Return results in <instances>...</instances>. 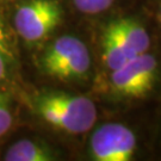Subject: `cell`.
Listing matches in <instances>:
<instances>
[{
    "instance_id": "obj_4",
    "label": "cell",
    "mask_w": 161,
    "mask_h": 161,
    "mask_svg": "<svg viewBox=\"0 0 161 161\" xmlns=\"http://www.w3.org/2000/svg\"><path fill=\"white\" fill-rule=\"evenodd\" d=\"M159 72V64L153 55L144 53L131 58L111 73V86L123 97L140 99L152 91Z\"/></svg>"
},
{
    "instance_id": "obj_2",
    "label": "cell",
    "mask_w": 161,
    "mask_h": 161,
    "mask_svg": "<svg viewBox=\"0 0 161 161\" xmlns=\"http://www.w3.org/2000/svg\"><path fill=\"white\" fill-rule=\"evenodd\" d=\"M42 70L58 80L85 78L91 68L86 44L74 36H61L49 44L40 58Z\"/></svg>"
},
{
    "instance_id": "obj_12",
    "label": "cell",
    "mask_w": 161,
    "mask_h": 161,
    "mask_svg": "<svg viewBox=\"0 0 161 161\" xmlns=\"http://www.w3.org/2000/svg\"><path fill=\"white\" fill-rule=\"evenodd\" d=\"M159 16H160V20H161V7H160V13H159Z\"/></svg>"
},
{
    "instance_id": "obj_3",
    "label": "cell",
    "mask_w": 161,
    "mask_h": 161,
    "mask_svg": "<svg viewBox=\"0 0 161 161\" xmlns=\"http://www.w3.org/2000/svg\"><path fill=\"white\" fill-rule=\"evenodd\" d=\"M62 7L58 0H28L16 8L14 29L26 43H38L58 26Z\"/></svg>"
},
{
    "instance_id": "obj_6",
    "label": "cell",
    "mask_w": 161,
    "mask_h": 161,
    "mask_svg": "<svg viewBox=\"0 0 161 161\" xmlns=\"http://www.w3.org/2000/svg\"><path fill=\"white\" fill-rule=\"evenodd\" d=\"M124 46L134 54L141 55L148 52L150 47V38L147 30L141 24L131 18H122L110 22L108 24Z\"/></svg>"
},
{
    "instance_id": "obj_7",
    "label": "cell",
    "mask_w": 161,
    "mask_h": 161,
    "mask_svg": "<svg viewBox=\"0 0 161 161\" xmlns=\"http://www.w3.org/2000/svg\"><path fill=\"white\" fill-rule=\"evenodd\" d=\"M55 159L53 150L42 142L34 140H19L6 150V161H52Z\"/></svg>"
},
{
    "instance_id": "obj_10",
    "label": "cell",
    "mask_w": 161,
    "mask_h": 161,
    "mask_svg": "<svg viewBox=\"0 0 161 161\" xmlns=\"http://www.w3.org/2000/svg\"><path fill=\"white\" fill-rule=\"evenodd\" d=\"M115 0H73L74 6L82 13L98 14L110 8Z\"/></svg>"
},
{
    "instance_id": "obj_9",
    "label": "cell",
    "mask_w": 161,
    "mask_h": 161,
    "mask_svg": "<svg viewBox=\"0 0 161 161\" xmlns=\"http://www.w3.org/2000/svg\"><path fill=\"white\" fill-rule=\"evenodd\" d=\"M102 55L105 66L112 72L128 62L134 56L125 52L106 31H104L102 38Z\"/></svg>"
},
{
    "instance_id": "obj_8",
    "label": "cell",
    "mask_w": 161,
    "mask_h": 161,
    "mask_svg": "<svg viewBox=\"0 0 161 161\" xmlns=\"http://www.w3.org/2000/svg\"><path fill=\"white\" fill-rule=\"evenodd\" d=\"M16 62L17 61L12 41L4 20L0 17V85L10 81Z\"/></svg>"
},
{
    "instance_id": "obj_1",
    "label": "cell",
    "mask_w": 161,
    "mask_h": 161,
    "mask_svg": "<svg viewBox=\"0 0 161 161\" xmlns=\"http://www.w3.org/2000/svg\"><path fill=\"white\" fill-rule=\"evenodd\" d=\"M32 109L50 127L72 135L88 131L97 119V108L90 98L64 92L38 93Z\"/></svg>"
},
{
    "instance_id": "obj_5",
    "label": "cell",
    "mask_w": 161,
    "mask_h": 161,
    "mask_svg": "<svg viewBox=\"0 0 161 161\" xmlns=\"http://www.w3.org/2000/svg\"><path fill=\"white\" fill-rule=\"evenodd\" d=\"M136 150V136L127 125L106 123L91 136L90 152L97 161H130Z\"/></svg>"
},
{
    "instance_id": "obj_11",
    "label": "cell",
    "mask_w": 161,
    "mask_h": 161,
    "mask_svg": "<svg viewBox=\"0 0 161 161\" xmlns=\"http://www.w3.org/2000/svg\"><path fill=\"white\" fill-rule=\"evenodd\" d=\"M13 124V115L8 98L0 93V136L5 135Z\"/></svg>"
}]
</instances>
